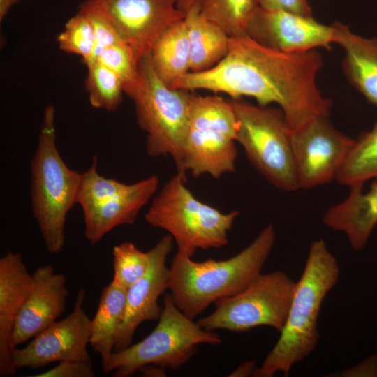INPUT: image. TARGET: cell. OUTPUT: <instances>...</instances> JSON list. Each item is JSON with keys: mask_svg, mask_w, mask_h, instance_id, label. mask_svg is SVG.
Here are the masks:
<instances>
[{"mask_svg": "<svg viewBox=\"0 0 377 377\" xmlns=\"http://www.w3.org/2000/svg\"><path fill=\"white\" fill-rule=\"evenodd\" d=\"M323 66L316 50L281 52L246 34L230 36L228 50L217 64L188 73L174 89L221 92L235 100L248 96L263 106L276 103L293 131L313 118L329 116L332 102L316 83Z\"/></svg>", "mask_w": 377, "mask_h": 377, "instance_id": "1", "label": "cell"}, {"mask_svg": "<svg viewBox=\"0 0 377 377\" xmlns=\"http://www.w3.org/2000/svg\"><path fill=\"white\" fill-rule=\"evenodd\" d=\"M274 241L275 231L270 223L246 247L226 260L196 262L177 252L169 279L175 304L193 320L211 304L242 291L261 273Z\"/></svg>", "mask_w": 377, "mask_h": 377, "instance_id": "2", "label": "cell"}, {"mask_svg": "<svg viewBox=\"0 0 377 377\" xmlns=\"http://www.w3.org/2000/svg\"><path fill=\"white\" fill-rule=\"evenodd\" d=\"M339 271L325 241L313 242L280 337L253 376L272 377L277 372L288 376L295 364L311 355L320 337L318 318L322 302L336 285Z\"/></svg>", "mask_w": 377, "mask_h": 377, "instance_id": "3", "label": "cell"}, {"mask_svg": "<svg viewBox=\"0 0 377 377\" xmlns=\"http://www.w3.org/2000/svg\"><path fill=\"white\" fill-rule=\"evenodd\" d=\"M56 111L43 112L37 146L31 163V206L47 251H61L67 214L75 204L81 175L67 166L57 146Z\"/></svg>", "mask_w": 377, "mask_h": 377, "instance_id": "4", "label": "cell"}, {"mask_svg": "<svg viewBox=\"0 0 377 377\" xmlns=\"http://www.w3.org/2000/svg\"><path fill=\"white\" fill-rule=\"evenodd\" d=\"M135 82L124 89L133 102L139 127L146 133V151L151 157L170 156L177 170L188 128L191 91L172 89L156 75L150 52L138 64Z\"/></svg>", "mask_w": 377, "mask_h": 377, "instance_id": "5", "label": "cell"}, {"mask_svg": "<svg viewBox=\"0 0 377 377\" xmlns=\"http://www.w3.org/2000/svg\"><path fill=\"white\" fill-rule=\"evenodd\" d=\"M185 182L177 173L171 177L153 198L145 219L151 226L167 231L177 252L192 258L198 249L226 246L239 212L223 213L201 202Z\"/></svg>", "mask_w": 377, "mask_h": 377, "instance_id": "6", "label": "cell"}, {"mask_svg": "<svg viewBox=\"0 0 377 377\" xmlns=\"http://www.w3.org/2000/svg\"><path fill=\"white\" fill-rule=\"evenodd\" d=\"M222 342L214 331L202 328L175 304L170 294L163 297L158 323L144 339L118 351L101 362L103 371H114V377H128L141 367L154 364L177 369L197 352L199 344L219 345Z\"/></svg>", "mask_w": 377, "mask_h": 377, "instance_id": "7", "label": "cell"}, {"mask_svg": "<svg viewBox=\"0 0 377 377\" xmlns=\"http://www.w3.org/2000/svg\"><path fill=\"white\" fill-rule=\"evenodd\" d=\"M237 126L230 101L191 91L188 128L177 174L185 179L186 172L194 177L209 175L217 179L234 172Z\"/></svg>", "mask_w": 377, "mask_h": 377, "instance_id": "8", "label": "cell"}, {"mask_svg": "<svg viewBox=\"0 0 377 377\" xmlns=\"http://www.w3.org/2000/svg\"><path fill=\"white\" fill-rule=\"evenodd\" d=\"M237 119L236 142L254 168L284 191L299 189L291 130L280 108L230 101Z\"/></svg>", "mask_w": 377, "mask_h": 377, "instance_id": "9", "label": "cell"}, {"mask_svg": "<svg viewBox=\"0 0 377 377\" xmlns=\"http://www.w3.org/2000/svg\"><path fill=\"white\" fill-rule=\"evenodd\" d=\"M295 283L282 271L260 273L242 291L215 302L212 313L197 323L208 331L241 332L269 326L280 332L288 316Z\"/></svg>", "mask_w": 377, "mask_h": 377, "instance_id": "10", "label": "cell"}, {"mask_svg": "<svg viewBox=\"0 0 377 377\" xmlns=\"http://www.w3.org/2000/svg\"><path fill=\"white\" fill-rule=\"evenodd\" d=\"M178 0H84L79 8L105 17L138 61L149 52L161 34L184 19Z\"/></svg>", "mask_w": 377, "mask_h": 377, "instance_id": "11", "label": "cell"}, {"mask_svg": "<svg viewBox=\"0 0 377 377\" xmlns=\"http://www.w3.org/2000/svg\"><path fill=\"white\" fill-rule=\"evenodd\" d=\"M328 117H316L295 130L291 142L299 188L330 182L346 161L355 140L337 130Z\"/></svg>", "mask_w": 377, "mask_h": 377, "instance_id": "12", "label": "cell"}, {"mask_svg": "<svg viewBox=\"0 0 377 377\" xmlns=\"http://www.w3.org/2000/svg\"><path fill=\"white\" fill-rule=\"evenodd\" d=\"M85 290L81 288L73 311L33 338L25 347H15L12 354L15 367L35 369L55 362H91L87 350L91 319L83 309Z\"/></svg>", "mask_w": 377, "mask_h": 377, "instance_id": "13", "label": "cell"}, {"mask_svg": "<svg viewBox=\"0 0 377 377\" xmlns=\"http://www.w3.org/2000/svg\"><path fill=\"white\" fill-rule=\"evenodd\" d=\"M246 35L269 48L290 52L319 47L330 49L334 30L333 24H321L313 16L259 6L248 24Z\"/></svg>", "mask_w": 377, "mask_h": 377, "instance_id": "14", "label": "cell"}, {"mask_svg": "<svg viewBox=\"0 0 377 377\" xmlns=\"http://www.w3.org/2000/svg\"><path fill=\"white\" fill-rule=\"evenodd\" d=\"M174 242L170 235L163 236L149 251L151 265L146 274L127 288L124 317L117 334L114 351L131 344L140 324L159 318L163 308L158 305V300L169 289L170 268L166 261Z\"/></svg>", "mask_w": 377, "mask_h": 377, "instance_id": "15", "label": "cell"}, {"mask_svg": "<svg viewBox=\"0 0 377 377\" xmlns=\"http://www.w3.org/2000/svg\"><path fill=\"white\" fill-rule=\"evenodd\" d=\"M32 279L31 289L15 322L12 335L15 348L55 323L66 310L68 290L64 274L45 265L35 269Z\"/></svg>", "mask_w": 377, "mask_h": 377, "instance_id": "16", "label": "cell"}, {"mask_svg": "<svg viewBox=\"0 0 377 377\" xmlns=\"http://www.w3.org/2000/svg\"><path fill=\"white\" fill-rule=\"evenodd\" d=\"M33 284L21 253L8 252L0 258V376L15 374L12 354L15 322Z\"/></svg>", "mask_w": 377, "mask_h": 377, "instance_id": "17", "label": "cell"}, {"mask_svg": "<svg viewBox=\"0 0 377 377\" xmlns=\"http://www.w3.org/2000/svg\"><path fill=\"white\" fill-rule=\"evenodd\" d=\"M158 185V177L153 175L130 184L125 191L109 200L82 210L86 239L94 245L116 227L133 224Z\"/></svg>", "mask_w": 377, "mask_h": 377, "instance_id": "18", "label": "cell"}, {"mask_svg": "<svg viewBox=\"0 0 377 377\" xmlns=\"http://www.w3.org/2000/svg\"><path fill=\"white\" fill-rule=\"evenodd\" d=\"M349 187L347 198L330 207L322 221L327 228L345 233L350 246L360 250L377 224V182L367 191L364 184Z\"/></svg>", "mask_w": 377, "mask_h": 377, "instance_id": "19", "label": "cell"}, {"mask_svg": "<svg viewBox=\"0 0 377 377\" xmlns=\"http://www.w3.org/2000/svg\"><path fill=\"white\" fill-rule=\"evenodd\" d=\"M332 24L334 43L345 52L343 68L348 80L368 102L377 107V38L356 34L339 22Z\"/></svg>", "mask_w": 377, "mask_h": 377, "instance_id": "20", "label": "cell"}, {"mask_svg": "<svg viewBox=\"0 0 377 377\" xmlns=\"http://www.w3.org/2000/svg\"><path fill=\"white\" fill-rule=\"evenodd\" d=\"M184 22L190 46V72L212 68L226 54L230 36L200 15L199 2L186 12Z\"/></svg>", "mask_w": 377, "mask_h": 377, "instance_id": "21", "label": "cell"}, {"mask_svg": "<svg viewBox=\"0 0 377 377\" xmlns=\"http://www.w3.org/2000/svg\"><path fill=\"white\" fill-rule=\"evenodd\" d=\"M158 77L173 89L190 70V46L184 19L164 31L150 51Z\"/></svg>", "mask_w": 377, "mask_h": 377, "instance_id": "22", "label": "cell"}, {"mask_svg": "<svg viewBox=\"0 0 377 377\" xmlns=\"http://www.w3.org/2000/svg\"><path fill=\"white\" fill-rule=\"evenodd\" d=\"M126 291V288L112 280L103 289L91 319L89 344L100 355L101 362L114 351L117 334L124 317Z\"/></svg>", "mask_w": 377, "mask_h": 377, "instance_id": "23", "label": "cell"}, {"mask_svg": "<svg viewBox=\"0 0 377 377\" xmlns=\"http://www.w3.org/2000/svg\"><path fill=\"white\" fill-rule=\"evenodd\" d=\"M374 177H377V122L355 140L335 179L350 186Z\"/></svg>", "mask_w": 377, "mask_h": 377, "instance_id": "24", "label": "cell"}, {"mask_svg": "<svg viewBox=\"0 0 377 377\" xmlns=\"http://www.w3.org/2000/svg\"><path fill=\"white\" fill-rule=\"evenodd\" d=\"M200 15L221 27L229 36L246 34L259 8L258 0H199Z\"/></svg>", "mask_w": 377, "mask_h": 377, "instance_id": "25", "label": "cell"}, {"mask_svg": "<svg viewBox=\"0 0 377 377\" xmlns=\"http://www.w3.org/2000/svg\"><path fill=\"white\" fill-rule=\"evenodd\" d=\"M85 87L91 105L108 112L120 106L124 94V83L111 70L95 62L88 66Z\"/></svg>", "mask_w": 377, "mask_h": 377, "instance_id": "26", "label": "cell"}, {"mask_svg": "<svg viewBox=\"0 0 377 377\" xmlns=\"http://www.w3.org/2000/svg\"><path fill=\"white\" fill-rule=\"evenodd\" d=\"M57 42L61 51L81 57L86 66L95 47L94 28L87 14L79 10L71 17L57 36Z\"/></svg>", "mask_w": 377, "mask_h": 377, "instance_id": "27", "label": "cell"}, {"mask_svg": "<svg viewBox=\"0 0 377 377\" xmlns=\"http://www.w3.org/2000/svg\"><path fill=\"white\" fill-rule=\"evenodd\" d=\"M129 186L101 175L98 170V158L94 156L90 167L82 172L77 204L82 210L89 209L125 191Z\"/></svg>", "mask_w": 377, "mask_h": 377, "instance_id": "28", "label": "cell"}, {"mask_svg": "<svg viewBox=\"0 0 377 377\" xmlns=\"http://www.w3.org/2000/svg\"><path fill=\"white\" fill-rule=\"evenodd\" d=\"M112 256V280L126 289L145 276L151 265L149 251H141L131 242L115 245Z\"/></svg>", "mask_w": 377, "mask_h": 377, "instance_id": "29", "label": "cell"}, {"mask_svg": "<svg viewBox=\"0 0 377 377\" xmlns=\"http://www.w3.org/2000/svg\"><path fill=\"white\" fill-rule=\"evenodd\" d=\"M96 62L114 72L124 83V89L137 80L138 61L130 47L124 42L105 47L98 54Z\"/></svg>", "mask_w": 377, "mask_h": 377, "instance_id": "30", "label": "cell"}, {"mask_svg": "<svg viewBox=\"0 0 377 377\" xmlns=\"http://www.w3.org/2000/svg\"><path fill=\"white\" fill-rule=\"evenodd\" d=\"M79 10L87 14L94 28L95 47L92 56L86 65L88 66L96 62L98 54L105 47L124 41L110 22L101 14L92 9L79 8Z\"/></svg>", "mask_w": 377, "mask_h": 377, "instance_id": "31", "label": "cell"}, {"mask_svg": "<svg viewBox=\"0 0 377 377\" xmlns=\"http://www.w3.org/2000/svg\"><path fill=\"white\" fill-rule=\"evenodd\" d=\"M95 371L91 362L68 360L44 372L31 377H94Z\"/></svg>", "mask_w": 377, "mask_h": 377, "instance_id": "32", "label": "cell"}, {"mask_svg": "<svg viewBox=\"0 0 377 377\" xmlns=\"http://www.w3.org/2000/svg\"><path fill=\"white\" fill-rule=\"evenodd\" d=\"M259 6L269 10H285L305 16H312L308 0H258Z\"/></svg>", "mask_w": 377, "mask_h": 377, "instance_id": "33", "label": "cell"}, {"mask_svg": "<svg viewBox=\"0 0 377 377\" xmlns=\"http://www.w3.org/2000/svg\"><path fill=\"white\" fill-rule=\"evenodd\" d=\"M256 362L254 360L246 361L240 364L237 369H235L229 376L232 377H241L252 376L256 369Z\"/></svg>", "mask_w": 377, "mask_h": 377, "instance_id": "34", "label": "cell"}, {"mask_svg": "<svg viewBox=\"0 0 377 377\" xmlns=\"http://www.w3.org/2000/svg\"><path fill=\"white\" fill-rule=\"evenodd\" d=\"M144 376H165L166 369L154 364H147L139 370Z\"/></svg>", "mask_w": 377, "mask_h": 377, "instance_id": "35", "label": "cell"}, {"mask_svg": "<svg viewBox=\"0 0 377 377\" xmlns=\"http://www.w3.org/2000/svg\"><path fill=\"white\" fill-rule=\"evenodd\" d=\"M20 0H0V22H1L13 6Z\"/></svg>", "mask_w": 377, "mask_h": 377, "instance_id": "36", "label": "cell"}, {"mask_svg": "<svg viewBox=\"0 0 377 377\" xmlns=\"http://www.w3.org/2000/svg\"><path fill=\"white\" fill-rule=\"evenodd\" d=\"M199 2V0H178L177 7L179 10L186 12L194 4Z\"/></svg>", "mask_w": 377, "mask_h": 377, "instance_id": "37", "label": "cell"}]
</instances>
